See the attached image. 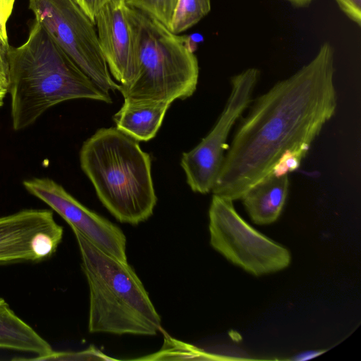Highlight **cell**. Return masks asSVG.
I'll return each mask as SVG.
<instances>
[{"mask_svg": "<svg viewBox=\"0 0 361 361\" xmlns=\"http://www.w3.org/2000/svg\"><path fill=\"white\" fill-rule=\"evenodd\" d=\"M334 73V49L324 42L310 61L257 98L227 148L213 195L240 199L285 153L305 157L336 113Z\"/></svg>", "mask_w": 361, "mask_h": 361, "instance_id": "obj_1", "label": "cell"}, {"mask_svg": "<svg viewBox=\"0 0 361 361\" xmlns=\"http://www.w3.org/2000/svg\"><path fill=\"white\" fill-rule=\"evenodd\" d=\"M8 63L15 130L31 126L48 109L65 101L112 102L110 94L101 90L36 20L27 41L9 47Z\"/></svg>", "mask_w": 361, "mask_h": 361, "instance_id": "obj_2", "label": "cell"}, {"mask_svg": "<svg viewBox=\"0 0 361 361\" xmlns=\"http://www.w3.org/2000/svg\"><path fill=\"white\" fill-rule=\"evenodd\" d=\"M82 170L98 198L120 222L137 225L157 204L150 156L116 127L98 129L80 151Z\"/></svg>", "mask_w": 361, "mask_h": 361, "instance_id": "obj_3", "label": "cell"}, {"mask_svg": "<svg viewBox=\"0 0 361 361\" xmlns=\"http://www.w3.org/2000/svg\"><path fill=\"white\" fill-rule=\"evenodd\" d=\"M90 289V333L155 336L161 317L147 291L128 262L100 250L72 229Z\"/></svg>", "mask_w": 361, "mask_h": 361, "instance_id": "obj_4", "label": "cell"}, {"mask_svg": "<svg viewBox=\"0 0 361 361\" xmlns=\"http://www.w3.org/2000/svg\"><path fill=\"white\" fill-rule=\"evenodd\" d=\"M127 16L139 68L131 83L118 85L124 102L171 104L192 96L198 82L199 65L187 39L128 6Z\"/></svg>", "mask_w": 361, "mask_h": 361, "instance_id": "obj_5", "label": "cell"}, {"mask_svg": "<svg viewBox=\"0 0 361 361\" xmlns=\"http://www.w3.org/2000/svg\"><path fill=\"white\" fill-rule=\"evenodd\" d=\"M29 8L54 42L104 92L118 90L94 23L75 0H30Z\"/></svg>", "mask_w": 361, "mask_h": 361, "instance_id": "obj_6", "label": "cell"}, {"mask_svg": "<svg viewBox=\"0 0 361 361\" xmlns=\"http://www.w3.org/2000/svg\"><path fill=\"white\" fill-rule=\"evenodd\" d=\"M209 219L211 245L245 271L261 276L290 264V252L245 222L236 212L233 201L213 195Z\"/></svg>", "mask_w": 361, "mask_h": 361, "instance_id": "obj_7", "label": "cell"}, {"mask_svg": "<svg viewBox=\"0 0 361 361\" xmlns=\"http://www.w3.org/2000/svg\"><path fill=\"white\" fill-rule=\"evenodd\" d=\"M259 75L258 68H249L231 78V92L216 124L195 147L183 154L180 166L193 192L206 194L212 191L227 149L230 131L251 103Z\"/></svg>", "mask_w": 361, "mask_h": 361, "instance_id": "obj_8", "label": "cell"}, {"mask_svg": "<svg viewBox=\"0 0 361 361\" xmlns=\"http://www.w3.org/2000/svg\"><path fill=\"white\" fill-rule=\"evenodd\" d=\"M63 228L48 209H25L0 217V265L40 262L56 251Z\"/></svg>", "mask_w": 361, "mask_h": 361, "instance_id": "obj_9", "label": "cell"}, {"mask_svg": "<svg viewBox=\"0 0 361 361\" xmlns=\"http://www.w3.org/2000/svg\"><path fill=\"white\" fill-rule=\"evenodd\" d=\"M32 195L46 203L71 227L104 252L127 261L126 238L114 224L89 209L61 185L47 178H35L23 182Z\"/></svg>", "mask_w": 361, "mask_h": 361, "instance_id": "obj_10", "label": "cell"}, {"mask_svg": "<svg viewBox=\"0 0 361 361\" xmlns=\"http://www.w3.org/2000/svg\"><path fill=\"white\" fill-rule=\"evenodd\" d=\"M127 8L123 0H113L101 8L94 19L99 46L109 72L123 85L135 79L139 68Z\"/></svg>", "mask_w": 361, "mask_h": 361, "instance_id": "obj_11", "label": "cell"}, {"mask_svg": "<svg viewBox=\"0 0 361 361\" xmlns=\"http://www.w3.org/2000/svg\"><path fill=\"white\" fill-rule=\"evenodd\" d=\"M288 190V175L269 174L247 190L240 199L252 220L266 225L279 217Z\"/></svg>", "mask_w": 361, "mask_h": 361, "instance_id": "obj_12", "label": "cell"}, {"mask_svg": "<svg viewBox=\"0 0 361 361\" xmlns=\"http://www.w3.org/2000/svg\"><path fill=\"white\" fill-rule=\"evenodd\" d=\"M0 348L33 353L40 360L53 353L51 345L0 298Z\"/></svg>", "mask_w": 361, "mask_h": 361, "instance_id": "obj_13", "label": "cell"}, {"mask_svg": "<svg viewBox=\"0 0 361 361\" xmlns=\"http://www.w3.org/2000/svg\"><path fill=\"white\" fill-rule=\"evenodd\" d=\"M171 105L163 102H123L114 116L116 128L137 141H149L156 136Z\"/></svg>", "mask_w": 361, "mask_h": 361, "instance_id": "obj_14", "label": "cell"}, {"mask_svg": "<svg viewBox=\"0 0 361 361\" xmlns=\"http://www.w3.org/2000/svg\"><path fill=\"white\" fill-rule=\"evenodd\" d=\"M211 10V0H178L169 30L180 34L196 25Z\"/></svg>", "mask_w": 361, "mask_h": 361, "instance_id": "obj_15", "label": "cell"}, {"mask_svg": "<svg viewBox=\"0 0 361 361\" xmlns=\"http://www.w3.org/2000/svg\"><path fill=\"white\" fill-rule=\"evenodd\" d=\"M207 353L195 346L177 341L164 334L162 348L153 355L136 360H185L205 359Z\"/></svg>", "mask_w": 361, "mask_h": 361, "instance_id": "obj_16", "label": "cell"}, {"mask_svg": "<svg viewBox=\"0 0 361 361\" xmlns=\"http://www.w3.org/2000/svg\"><path fill=\"white\" fill-rule=\"evenodd\" d=\"M129 6L152 17L169 29L178 0H123Z\"/></svg>", "mask_w": 361, "mask_h": 361, "instance_id": "obj_17", "label": "cell"}, {"mask_svg": "<svg viewBox=\"0 0 361 361\" xmlns=\"http://www.w3.org/2000/svg\"><path fill=\"white\" fill-rule=\"evenodd\" d=\"M115 360L108 357L94 346L79 352H56L40 359V360Z\"/></svg>", "mask_w": 361, "mask_h": 361, "instance_id": "obj_18", "label": "cell"}, {"mask_svg": "<svg viewBox=\"0 0 361 361\" xmlns=\"http://www.w3.org/2000/svg\"><path fill=\"white\" fill-rule=\"evenodd\" d=\"M335 1L349 19L361 26V0H335Z\"/></svg>", "mask_w": 361, "mask_h": 361, "instance_id": "obj_19", "label": "cell"}, {"mask_svg": "<svg viewBox=\"0 0 361 361\" xmlns=\"http://www.w3.org/2000/svg\"><path fill=\"white\" fill-rule=\"evenodd\" d=\"M16 0H0V37L8 42L6 24L11 15Z\"/></svg>", "mask_w": 361, "mask_h": 361, "instance_id": "obj_20", "label": "cell"}, {"mask_svg": "<svg viewBox=\"0 0 361 361\" xmlns=\"http://www.w3.org/2000/svg\"><path fill=\"white\" fill-rule=\"evenodd\" d=\"M10 46L0 37V85L8 90V52Z\"/></svg>", "mask_w": 361, "mask_h": 361, "instance_id": "obj_21", "label": "cell"}, {"mask_svg": "<svg viewBox=\"0 0 361 361\" xmlns=\"http://www.w3.org/2000/svg\"><path fill=\"white\" fill-rule=\"evenodd\" d=\"M111 1L113 0H75L80 7L94 23L98 12Z\"/></svg>", "mask_w": 361, "mask_h": 361, "instance_id": "obj_22", "label": "cell"}, {"mask_svg": "<svg viewBox=\"0 0 361 361\" xmlns=\"http://www.w3.org/2000/svg\"><path fill=\"white\" fill-rule=\"evenodd\" d=\"M324 353V351L322 350H310L305 352L303 353H301L300 355H296L295 357H293V360H306L312 359L314 357H317L320 354H322Z\"/></svg>", "mask_w": 361, "mask_h": 361, "instance_id": "obj_23", "label": "cell"}, {"mask_svg": "<svg viewBox=\"0 0 361 361\" xmlns=\"http://www.w3.org/2000/svg\"><path fill=\"white\" fill-rule=\"evenodd\" d=\"M289 2L292 6L304 8L309 6L314 0H285Z\"/></svg>", "mask_w": 361, "mask_h": 361, "instance_id": "obj_24", "label": "cell"}, {"mask_svg": "<svg viewBox=\"0 0 361 361\" xmlns=\"http://www.w3.org/2000/svg\"><path fill=\"white\" fill-rule=\"evenodd\" d=\"M8 90L0 85V107L4 104V99Z\"/></svg>", "mask_w": 361, "mask_h": 361, "instance_id": "obj_25", "label": "cell"}]
</instances>
